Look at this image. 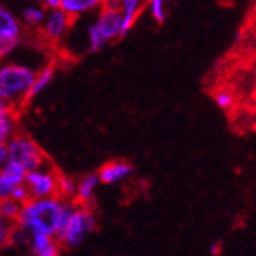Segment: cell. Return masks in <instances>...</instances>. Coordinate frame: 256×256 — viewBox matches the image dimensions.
Masks as SVG:
<instances>
[{"instance_id": "obj_1", "label": "cell", "mask_w": 256, "mask_h": 256, "mask_svg": "<svg viewBox=\"0 0 256 256\" xmlns=\"http://www.w3.org/2000/svg\"><path fill=\"white\" fill-rule=\"evenodd\" d=\"M74 206L76 202L64 201L58 196L30 200L28 202L22 204L16 226L30 235L43 234L56 238Z\"/></svg>"}, {"instance_id": "obj_2", "label": "cell", "mask_w": 256, "mask_h": 256, "mask_svg": "<svg viewBox=\"0 0 256 256\" xmlns=\"http://www.w3.org/2000/svg\"><path fill=\"white\" fill-rule=\"evenodd\" d=\"M122 37V16L118 2H102V10L97 20L88 28V46L89 51L97 52L104 46Z\"/></svg>"}, {"instance_id": "obj_3", "label": "cell", "mask_w": 256, "mask_h": 256, "mask_svg": "<svg viewBox=\"0 0 256 256\" xmlns=\"http://www.w3.org/2000/svg\"><path fill=\"white\" fill-rule=\"evenodd\" d=\"M36 71L20 63L0 64V98L11 103H25L26 96L34 82Z\"/></svg>"}, {"instance_id": "obj_4", "label": "cell", "mask_w": 256, "mask_h": 256, "mask_svg": "<svg viewBox=\"0 0 256 256\" xmlns=\"http://www.w3.org/2000/svg\"><path fill=\"white\" fill-rule=\"evenodd\" d=\"M96 215L90 208L88 206L76 204L56 240L60 247H77L96 230Z\"/></svg>"}, {"instance_id": "obj_5", "label": "cell", "mask_w": 256, "mask_h": 256, "mask_svg": "<svg viewBox=\"0 0 256 256\" xmlns=\"http://www.w3.org/2000/svg\"><path fill=\"white\" fill-rule=\"evenodd\" d=\"M6 150L8 161L18 166L25 174H30L48 164V158H46L44 152L32 138L26 135L16 134L6 143Z\"/></svg>"}, {"instance_id": "obj_6", "label": "cell", "mask_w": 256, "mask_h": 256, "mask_svg": "<svg viewBox=\"0 0 256 256\" xmlns=\"http://www.w3.org/2000/svg\"><path fill=\"white\" fill-rule=\"evenodd\" d=\"M58 175L50 162L46 166L32 170L25 175V188L30 192L31 200H43V198H54L57 196L58 189Z\"/></svg>"}, {"instance_id": "obj_7", "label": "cell", "mask_w": 256, "mask_h": 256, "mask_svg": "<svg viewBox=\"0 0 256 256\" xmlns=\"http://www.w3.org/2000/svg\"><path fill=\"white\" fill-rule=\"evenodd\" d=\"M71 23H72V20L69 18L62 10L46 11L43 25H42L43 36L51 42H57L68 32Z\"/></svg>"}, {"instance_id": "obj_8", "label": "cell", "mask_w": 256, "mask_h": 256, "mask_svg": "<svg viewBox=\"0 0 256 256\" xmlns=\"http://www.w3.org/2000/svg\"><path fill=\"white\" fill-rule=\"evenodd\" d=\"M134 172V168L126 161H110L98 170V181L103 184H117L129 178Z\"/></svg>"}, {"instance_id": "obj_9", "label": "cell", "mask_w": 256, "mask_h": 256, "mask_svg": "<svg viewBox=\"0 0 256 256\" xmlns=\"http://www.w3.org/2000/svg\"><path fill=\"white\" fill-rule=\"evenodd\" d=\"M28 246L34 256H58L60 246L54 236L32 234L28 238Z\"/></svg>"}, {"instance_id": "obj_10", "label": "cell", "mask_w": 256, "mask_h": 256, "mask_svg": "<svg viewBox=\"0 0 256 256\" xmlns=\"http://www.w3.org/2000/svg\"><path fill=\"white\" fill-rule=\"evenodd\" d=\"M22 36L20 20L5 6L0 5V38L18 42Z\"/></svg>"}, {"instance_id": "obj_11", "label": "cell", "mask_w": 256, "mask_h": 256, "mask_svg": "<svg viewBox=\"0 0 256 256\" xmlns=\"http://www.w3.org/2000/svg\"><path fill=\"white\" fill-rule=\"evenodd\" d=\"M144 4L138 0H120V16H122V37H124L135 25V22L143 11Z\"/></svg>"}, {"instance_id": "obj_12", "label": "cell", "mask_w": 256, "mask_h": 256, "mask_svg": "<svg viewBox=\"0 0 256 256\" xmlns=\"http://www.w3.org/2000/svg\"><path fill=\"white\" fill-rule=\"evenodd\" d=\"M102 8L100 0H60V8L69 18L74 20L86 12Z\"/></svg>"}, {"instance_id": "obj_13", "label": "cell", "mask_w": 256, "mask_h": 256, "mask_svg": "<svg viewBox=\"0 0 256 256\" xmlns=\"http://www.w3.org/2000/svg\"><path fill=\"white\" fill-rule=\"evenodd\" d=\"M98 184H100V181L96 174L86 175L80 181H77V192H76L74 202L80 204V206H86L90 201V198L94 196V192Z\"/></svg>"}, {"instance_id": "obj_14", "label": "cell", "mask_w": 256, "mask_h": 256, "mask_svg": "<svg viewBox=\"0 0 256 256\" xmlns=\"http://www.w3.org/2000/svg\"><path fill=\"white\" fill-rule=\"evenodd\" d=\"M54 74H56V72H54V66H51V64H50V66L42 68L38 72H36L34 82H32V84H31V89H30V92H28L25 103H26V102H30L31 98H34V97L40 96L42 92L50 86V83L52 82Z\"/></svg>"}, {"instance_id": "obj_15", "label": "cell", "mask_w": 256, "mask_h": 256, "mask_svg": "<svg viewBox=\"0 0 256 256\" xmlns=\"http://www.w3.org/2000/svg\"><path fill=\"white\" fill-rule=\"evenodd\" d=\"M44 16H46V11L42 8V5H31L23 10L20 23H25V25L31 28H42Z\"/></svg>"}, {"instance_id": "obj_16", "label": "cell", "mask_w": 256, "mask_h": 256, "mask_svg": "<svg viewBox=\"0 0 256 256\" xmlns=\"http://www.w3.org/2000/svg\"><path fill=\"white\" fill-rule=\"evenodd\" d=\"M76 192H77V181L72 180V178H69V176L58 175L57 196L62 198V200H64V201H71V202H74Z\"/></svg>"}, {"instance_id": "obj_17", "label": "cell", "mask_w": 256, "mask_h": 256, "mask_svg": "<svg viewBox=\"0 0 256 256\" xmlns=\"http://www.w3.org/2000/svg\"><path fill=\"white\" fill-rule=\"evenodd\" d=\"M16 135V120L12 114L0 115V144H6Z\"/></svg>"}, {"instance_id": "obj_18", "label": "cell", "mask_w": 256, "mask_h": 256, "mask_svg": "<svg viewBox=\"0 0 256 256\" xmlns=\"http://www.w3.org/2000/svg\"><path fill=\"white\" fill-rule=\"evenodd\" d=\"M20 208L22 206L18 202H16L14 200H5V201H0V214H2V216L12 222L16 226V221L18 218V214H20Z\"/></svg>"}, {"instance_id": "obj_19", "label": "cell", "mask_w": 256, "mask_h": 256, "mask_svg": "<svg viewBox=\"0 0 256 256\" xmlns=\"http://www.w3.org/2000/svg\"><path fill=\"white\" fill-rule=\"evenodd\" d=\"M214 98H215V103L218 104V108H221L224 110L232 109V108L235 106V103H236V98H235L234 92L228 90V89H224V88L222 89H218L215 92Z\"/></svg>"}, {"instance_id": "obj_20", "label": "cell", "mask_w": 256, "mask_h": 256, "mask_svg": "<svg viewBox=\"0 0 256 256\" xmlns=\"http://www.w3.org/2000/svg\"><path fill=\"white\" fill-rule=\"evenodd\" d=\"M150 17L156 22V23H164L168 11H166V4L162 0H152V2L148 4Z\"/></svg>"}, {"instance_id": "obj_21", "label": "cell", "mask_w": 256, "mask_h": 256, "mask_svg": "<svg viewBox=\"0 0 256 256\" xmlns=\"http://www.w3.org/2000/svg\"><path fill=\"white\" fill-rule=\"evenodd\" d=\"M14 224L6 221L2 214H0V250L5 248L8 244H11V236H12Z\"/></svg>"}, {"instance_id": "obj_22", "label": "cell", "mask_w": 256, "mask_h": 256, "mask_svg": "<svg viewBox=\"0 0 256 256\" xmlns=\"http://www.w3.org/2000/svg\"><path fill=\"white\" fill-rule=\"evenodd\" d=\"M14 188H17V186L8 180L4 172L0 170V201H5V200H10L11 198V194L14 190Z\"/></svg>"}, {"instance_id": "obj_23", "label": "cell", "mask_w": 256, "mask_h": 256, "mask_svg": "<svg viewBox=\"0 0 256 256\" xmlns=\"http://www.w3.org/2000/svg\"><path fill=\"white\" fill-rule=\"evenodd\" d=\"M11 200H14V201L18 202L20 206H22V204H25V202H28V201L31 200L30 192H28V189L25 188V184H20V186H17V188H14V190H12V194H11Z\"/></svg>"}, {"instance_id": "obj_24", "label": "cell", "mask_w": 256, "mask_h": 256, "mask_svg": "<svg viewBox=\"0 0 256 256\" xmlns=\"http://www.w3.org/2000/svg\"><path fill=\"white\" fill-rule=\"evenodd\" d=\"M17 44H18V42L0 38V60L6 58V57L17 48Z\"/></svg>"}, {"instance_id": "obj_25", "label": "cell", "mask_w": 256, "mask_h": 256, "mask_svg": "<svg viewBox=\"0 0 256 256\" xmlns=\"http://www.w3.org/2000/svg\"><path fill=\"white\" fill-rule=\"evenodd\" d=\"M12 112H14V106L11 103L0 98V115H2V114H12Z\"/></svg>"}, {"instance_id": "obj_26", "label": "cell", "mask_w": 256, "mask_h": 256, "mask_svg": "<svg viewBox=\"0 0 256 256\" xmlns=\"http://www.w3.org/2000/svg\"><path fill=\"white\" fill-rule=\"evenodd\" d=\"M6 161H8V150H6V144H0V168H2Z\"/></svg>"}, {"instance_id": "obj_27", "label": "cell", "mask_w": 256, "mask_h": 256, "mask_svg": "<svg viewBox=\"0 0 256 256\" xmlns=\"http://www.w3.org/2000/svg\"><path fill=\"white\" fill-rule=\"evenodd\" d=\"M210 252H212L214 254H218V253H220V244H216V246H212V247H210Z\"/></svg>"}]
</instances>
